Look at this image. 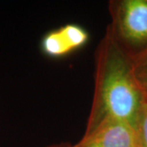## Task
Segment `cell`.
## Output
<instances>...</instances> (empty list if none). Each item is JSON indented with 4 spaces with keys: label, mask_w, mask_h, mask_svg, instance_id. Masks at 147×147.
Masks as SVG:
<instances>
[{
    "label": "cell",
    "mask_w": 147,
    "mask_h": 147,
    "mask_svg": "<svg viewBox=\"0 0 147 147\" xmlns=\"http://www.w3.org/2000/svg\"><path fill=\"white\" fill-rule=\"evenodd\" d=\"M74 147H139L136 129L131 124L111 121L84 132Z\"/></svg>",
    "instance_id": "cell-4"
},
{
    "label": "cell",
    "mask_w": 147,
    "mask_h": 147,
    "mask_svg": "<svg viewBox=\"0 0 147 147\" xmlns=\"http://www.w3.org/2000/svg\"><path fill=\"white\" fill-rule=\"evenodd\" d=\"M135 129L137 131L139 147H147V99L139 114Z\"/></svg>",
    "instance_id": "cell-5"
},
{
    "label": "cell",
    "mask_w": 147,
    "mask_h": 147,
    "mask_svg": "<svg viewBox=\"0 0 147 147\" xmlns=\"http://www.w3.org/2000/svg\"><path fill=\"white\" fill-rule=\"evenodd\" d=\"M145 101L135 76L134 62L105 30L95 53L94 93L84 132L111 121L135 127Z\"/></svg>",
    "instance_id": "cell-1"
},
{
    "label": "cell",
    "mask_w": 147,
    "mask_h": 147,
    "mask_svg": "<svg viewBox=\"0 0 147 147\" xmlns=\"http://www.w3.org/2000/svg\"><path fill=\"white\" fill-rule=\"evenodd\" d=\"M88 40L89 34L85 28L69 23L47 32L41 39L40 49L47 57H65L84 47Z\"/></svg>",
    "instance_id": "cell-3"
},
{
    "label": "cell",
    "mask_w": 147,
    "mask_h": 147,
    "mask_svg": "<svg viewBox=\"0 0 147 147\" xmlns=\"http://www.w3.org/2000/svg\"><path fill=\"white\" fill-rule=\"evenodd\" d=\"M46 147H74V145L69 143V142H60V143L49 145Z\"/></svg>",
    "instance_id": "cell-7"
},
{
    "label": "cell",
    "mask_w": 147,
    "mask_h": 147,
    "mask_svg": "<svg viewBox=\"0 0 147 147\" xmlns=\"http://www.w3.org/2000/svg\"><path fill=\"white\" fill-rule=\"evenodd\" d=\"M134 72L137 82L147 99V53L134 62Z\"/></svg>",
    "instance_id": "cell-6"
},
{
    "label": "cell",
    "mask_w": 147,
    "mask_h": 147,
    "mask_svg": "<svg viewBox=\"0 0 147 147\" xmlns=\"http://www.w3.org/2000/svg\"><path fill=\"white\" fill-rule=\"evenodd\" d=\"M106 31L133 62L147 53V0H111Z\"/></svg>",
    "instance_id": "cell-2"
}]
</instances>
